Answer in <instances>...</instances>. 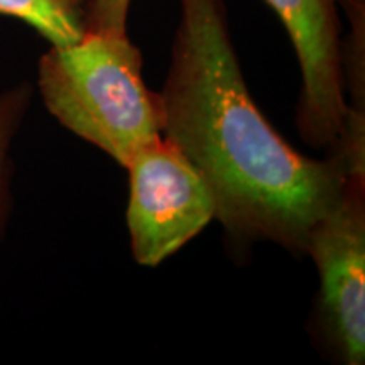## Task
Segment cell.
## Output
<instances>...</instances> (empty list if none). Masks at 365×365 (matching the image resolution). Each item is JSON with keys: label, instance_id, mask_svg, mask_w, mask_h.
I'll use <instances>...</instances> for the list:
<instances>
[{"label": "cell", "instance_id": "cell-7", "mask_svg": "<svg viewBox=\"0 0 365 365\" xmlns=\"http://www.w3.org/2000/svg\"><path fill=\"white\" fill-rule=\"evenodd\" d=\"M33 100V86L19 83L0 93V178L12 175L11 148Z\"/></svg>", "mask_w": 365, "mask_h": 365}, {"label": "cell", "instance_id": "cell-5", "mask_svg": "<svg viewBox=\"0 0 365 365\" xmlns=\"http://www.w3.org/2000/svg\"><path fill=\"white\" fill-rule=\"evenodd\" d=\"M276 12L301 68L299 134L313 148L335 149L349 103L340 56L339 0H264Z\"/></svg>", "mask_w": 365, "mask_h": 365}, {"label": "cell", "instance_id": "cell-1", "mask_svg": "<svg viewBox=\"0 0 365 365\" xmlns=\"http://www.w3.org/2000/svg\"><path fill=\"white\" fill-rule=\"evenodd\" d=\"M161 134L190 159L215 202V218L240 240L307 254L352 170L339 150L314 159L291 148L250 97L223 0H180Z\"/></svg>", "mask_w": 365, "mask_h": 365}, {"label": "cell", "instance_id": "cell-8", "mask_svg": "<svg viewBox=\"0 0 365 365\" xmlns=\"http://www.w3.org/2000/svg\"><path fill=\"white\" fill-rule=\"evenodd\" d=\"M132 0H91L86 31L93 33H127Z\"/></svg>", "mask_w": 365, "mask_h": 365}, {"label": "cell", "instance_id": "cell-9", "mask_svg": "<svg viewBox=\"0 0 365 365\" xmlns=\"http://www.w3.org/2000/svg\"><path fill=\"white\" fill-rule=\"evenodd\" d=\"M12 175L0 178V244L6 237L9 218L12 213Z\"/></svg>", "mask_w": 365, "mask_h": 365}, {"label": "cell", "instance_id": "cell-4", "mask_svg": "<svg viewBox=\"0 0 365 365\" xmlns=\"http://www.w3.org/2000/svg\"><path fill=\"white\" fill-rule=\"evenodd\" d=\"M308 255L319 276V317L346 365L365 359V170H352L344 191L313 230Z\"/></svg>", "mask_w": 365, "mask_h": 365}, {"label": "cell", "instance_id": "cell-2", "mask_svg": "<svg viewBox=\"0 0 365 365\" xmlns=\"http://www.w3.org/2000/svg\"><path fill=\"white\" fill-rule=\"evenodd\" d=\"M38 90L59 124L122 168L163 137L158 93L145 85L143 54L127 33L86 31L76 43L49 46Z\"/></svg>", "mask_w": 365, "mask_h": 365}, {"label": "cell", "instance_id": "cell-6", "mask_svg": "<svg viewBox=\"0 0 365 365\" xmlns=\"http://www.w3.org/2000/svg\"><path fill=\"white\" fill-rule=\"evenodd\" d=\"M91 0H0V14L26 22L49 46H66L86 33Z\"/></svg>", "mask_w": 365, "mask_h": 365}, {"label": "cell", "instance_id": "cell-3", "mask_svg": "<svg viewBox=\"0 0 365 365\" xmlns=\"http://www.w3.org/2000/svg\"><path fill=\"white\" fill-rule=\"evenodd\" d=\"M125 170L127 228L140 266H159L215 218V202L203 176L166 137L140 149Z\"/></svg>", "mask_w": 365, "mask_h": 365}]
</instances>
